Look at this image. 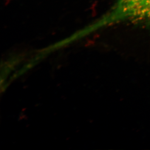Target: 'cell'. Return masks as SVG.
<instances>
[{
	"mask_svg": "<svg viewBox=\"0 0 150 150\" xmlns=\"http://www.w3.org/2000/svg\"><path fill=\"white\" fill-rule=\"evenodd\" d=\"M123 23L150 25V0H117L97 26Z\"/></svg>",
	"mask_w": 150,
	"mask_h": 150,
	"instance_id": "cell-1",
	"label": "cell"
}]
</instances>
